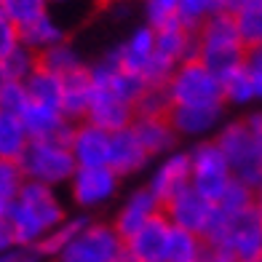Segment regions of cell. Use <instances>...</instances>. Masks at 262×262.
<instances>
[{
	"instance_id": "6da1fadb",
	"label": "cell",
	"mask_w": 262,
	"mask_h": 262,
	"mask_svg": "<svg viewBox=\"0 0 262 262\" xmlns=\"http://www.w3.org/2000/svg\"><path fill=\"white\" fill-rule=\"evenodd\" d=\"M6 220L14 230V241L21 246L40 244L54 228H59L67 214L56 195V187L40 185V182H25L14 198Z\"/></svg>"
},
{
	"instance_id": "7a4b0ae2",
	"label": "cell",
	"mask_w": 262,
	"mask_h": 262,
	"mask_svg": "<svg viewBox=\"0 0 262 262\" xmlns=\"http://www.w3.org/2000/svg\"><path fill=\"white\" fill-rule=\"evenodd\" d=\"M217 145L228 158V166L235 180L252 187L262 182V134L254 131L244 118L230 121L220 128Z\"/></svg>"
},
{
	"instance_id": "3957f363",
	"label": "cell",
	"mask_w": 262,
	"mask_h": 262,
	"mask_svg": "<svg viewBox=\"0 0 262 262\" xmlns=\"http://www.w3.org/2000/svg\"><path fill=\"white\" fill-rule=\"evenodd\" d=\"M19 166L25 171L27 182H40L49 187L70 185L73 174L78 171V163L73 158L67 142H54V139H32L25 156L19 158Z\"/></svg>"
},
{
	"instance_id": "277c9868",
	"label": "cell",
	"mask_w": 262,
	"mask_h": 262,
	"mask_svg": "<svg viewBox=\"0 0 262 262\" xmlns=\"http://www.w3.org/2000/svg\"><path fill=\"white\" fill-rule=\"evenodd\" d=\"M171 104H190V107H225L222 80L198 59H187L174 70L166 83Z\"/></svg>"
},
{
	"instance_id": "5b68a950",
	"label": "cell",
	"mask_w": 262,
	"mask_h": 262,
	"mask_svg": "<svg viewBox=\"0 0 262 262\" xmlns=\"http://www.w3.org/2000/svg\"><path fill=\"white\" fill-rule=\"evenodd\" d=\"M187 152H190V185L204 198H209L211 204H217L225 187L233 180L228 158L220 150L217 139H204Z\"/></svg>"
},
{
	"instance_id": "8992f818",
	"label": "cell",
	"mask_w": 262,
	"mask_h": 262,
	"mask_svg": "<svg viewBox=\"0 0 262 262\" xmlns=\"http://www.w3.org/2000/svg\"><path fill=\"white\" fill-rule=\"evenodd\" d=\"M123 254V238L113 225L89 222L62 252L56 262H118Z\"/></svg>"
},
{
	"instance_id": "52a82bcc",
	"label": "cell",
	"mask_w": 262,
	"mask_h": 262,
	"mask_svg": "<svg viewBox=\"0 0 262 262\" xmlns=\"http://www.w3.org/2000/svg\"><path fill=\"white\" fill-rule=\"evenodd\" d=\"M217 254L230 257L233 262H259L262 257V217L257 209L230 214L228 233Z\"/></svg>"
},
{
	"instance_id": "ba28073f",
	"label": "cell",
	"mask_w": 262,
	"mask_h": 262,
	"mask_svg": "<svg viewBox=\"0 0 262 262\" xmlns=\"http://www.w3.org/2000/svg\"><path fill=\"white\" fill-rule=\"evenodd\" d=\"M163 214L171 225H177V228H185L190 233L201 235L206 230L211 214H214V204L209 198L201 195L193 185H187L185 190H180V193L171 195L163 204Z\"/></svg>"
},
{
	"instance_id": "9c48e42d",
	"label": "cell",
	"mask_w": 262,
	"mask_h": 262,
	"mask_svg": "<svg viewBox=\"0 0 262 262\" xmlns=\"http://www.w3.org/2000/svg\"><path fill=\"white\" fill-rule=\"evenodd\" d=\"M118 177L110 166H94V169H78L70 180V193L73 201L83 209L102 206L104 201H110L118 190Z\"/></svg>"
},
{
	"instance_id": "30bf717a",
	"label": "cell",
	"mask_w": 262,
	"mask_h": 262,
	"mask_svg": "<svg viewBox=\"0 0 262 262\" xmlns=\"http://www.w3.org/2000/svg\"><path fill=\"white\" fill-rule=\"evenodd\" d=\"M19 118H21V123H25L27 134H30V142L32 139H54V142H67L70 145L75 123L70 121L59 107L30 102Z\"/></svg>"
},
{
	"instance_id": "8fae6325",
	"label": "cell",
	"mask_w": 262,
	"mask_h": 262,
	"mask_svg": "<svg viewBox=\"0 0 262 262\" xmlns=\"http://www.w3.org/2000/svg\"><path fill=\"white\" fill-rule=\"evenodd\" d=\"M70 150L78 163V169H94V166H107L110 156V131L94 126L89 121H80L70 137Z\"/></svg>"
},
{
	"instance_id": "7c38bea8",
	"label": "cell",
	"mask_w": 262,
	"mask_h": 262,
	"mask_svg": "<svg viewBox=\"0 0 262 262\" xmlns=\"http://www.w3.org/2000/svg\"><path fill=\"white\" fill-rule=\"evenodd\" d=\"M169 228L171 222L166 214L152 217L145 228L137 230L131 238H126V254L134 262H166V241H169Z\"/></svg>"
},
{
	"instance_id": "4fadbf2b",
	"label": "cell",
	"mask_w": 262,
	"mask_h": 262,
	"mask_svg": "<svg viewBox=\"0 0 262 262\" xmlns=\"http://www.w3.org/2000/svg\"><path fill=\"white\" fill-rule=\"evenodd\" d=\"M158 214H163V204L152 195L150 187H142V190H134V193L128 195V201L121 206V211L115 214L113 228L126 241V238H131L137 230H142L152 217H158Z\"/></svg>"
},
{
	"instance_id": "5bb4252c",
	"label": "cell",
	"mask_w": 262,
	"mask_h": 262,
	"mask_svg": "<svg viewBox=\"0 0 262 262\" xmlns=\"http://www.w3.org/2000/svg\"><path fill=\"white\" fill-rule=\"evenodd\" d=\"M128 128L134 131V137L139 139V145L145 147L150 158H156V156L161 158V156L174 152V145L180 139L169 115H134Z\"/></svg>"
},
{
	"instance_id": "9a60e30c",
	"label": "cell",
	"mask_w": 262,
	"mask_h": 262,
	"mask_svg": "<svg viewBox=\"0 0 262 262\" xmlns=\"http://www.w3.org/2000/svg\"><path fill=\"white\" fill-rule=\"evenodd\" d=\"M156 51L169 64L180 67L187 59L198 56V35L180 19H174L163 27H156Z\"/></svg>"
},
{
	"instance_id": "2e32d148",
	"label": "cell",
	"mask_w": 262,
	"mask_h": 262,
	"mask_svg": "<svg viewBox=\"0 0 262 262\" xmlns=\"http://www.w3.org/2000/svg\"><path fill=\"white\" fill-rule=\"evenodd\" d=\"M115 56L121 67L126 73H134V75H145L147 67L152 64V59H156V30L150 25H139L137 30H131L126 35L123 43L115 46Z\"/></svg>"
},
{
	"instance_id": "e0dca14e",
	"label": "cell",
	"mask_w": 262,
	"mask_h": 262,
	"mask_svg": "<svg viewBox=\"0 0 262 262\" xmlns=\"http://www.w3.org/2000/svg\"><path fill=\"white\" fill-rule=\"evenodd\" d=\"M187 185H190V152H177V150L163 156V161L158 163V169L152 171L147 182V187L161 204H166L171 195H177Z\"/></svg>"
},
{
	"instance_id": "ac0fdd59",
	"label": "cell",
	"mask_w": 262,
	"mask_h": 262,
	"mask_svg": "<svg viewBox=\"0 0 262 262\" xmlns=\"http://www.w3.org/2000/svg\"><path fill=\"white\" fill-rule=\"evenodd\" d=\"M150 156L145 152V147L139 145V139L134 137L131 128H121L110 134V156H107V166L121 177H131L142 171L147 166Z\"/></svg>"
},
{
	"instance_id": "d6986e66",
	"label": "cell",
	"mask_w": 262,
	"mask_h": 262,
	"mask_svg": "<svg viewBox=\"0 0 262 262\" xmlns=\"http://www.w3.org/2000/svg\"><path fill=\"white\" fill-rule=\"evenodd\" d=\"M86 121L113 134V131H121V128H128L131 126V121H134V107L121 102V99H115L110 91L94 89V97H91V107H89Z\"/></svg>"
},
{
	"instance_id": "ffe728a7",
	"label": "cell",
	"mask_w": 262,
	"mask_h": 262,
	"mask_svg": "<svg viewBox=\"0 0 262 262\" xmlns=\"http://www.w3.org/2000/svg\"><path fill=\"white\" fill-rule=\"evenodd\" d=\"M222 118V107H190L174 104L169 113V121L180 137H204L217 128Z\"/></svg>"
},
{
	"instance_id": "44dd1931",
	"label": "cell",
	"mask_w": 262,
	"mask_h": 262,
	"mask_svg": "<svg viewBox=\"0 0 262 262\" xmlns=\"http://www.w3.org/2000/svg\"><path fill=\"white\" fill-rule=\"evenodd\" d=\"M64 80V91H62V113L70 118L73 123L86 121L91 97H94V83L89 78V64L78 70V73L62 78Z\"/></svg>"
},
{
	"instance_id": "7402d4cb",
	"label": "cell",
	"mask_w": 262,
	"mask_h": 262,
	"mask_svg": "<svg viewBox=\"0 0 262 262\" xmlns=\"http://www.w3.org/2000/svg\"><path fill=\"white\" fill-rule=\"evenodd\" d=\"M19 40H21V46H27L30 51L43 54V51L54 49V46L64 43L67 32H64V27L59 25V21L51 16V11H49V14L38 16L35 21H30V25L19 27Z\"/></svg>"
},
{
	"instance_id": "603a6c76",
	"label": "cell",
	"mask_w": 262,
	"mask_h": 262,
	"mask_svg": "<svg viewBox=\"0 0 262 262\" xmlns=\"http://www.w3.org/2000/svg\"><path fill=\"white\" fill-rule=\"evenodd\" d=\"M30 145V134L21 118L14 113L0 110V158L3 161H19Z\"/></svg>"
},
{
	"instance_id": "cb8c5ba5",
	"label": "cell",
	"mask_w": 262,
	"mask_h": 262,
	"mask_svg": "<svg viewBox=\"0 0 262 262\" xmlns=\"http://www.w3.org/2000/svg\"><path fill=\"white\" fill-rule=\"evenodd\" d=\"M206 244L201 235L190 233L185 228H169V241H166V262H204Z\"/></svg>"
},
{
	"instance_id": "d4e9b609",
	"label": "cell",
	"mask_w": 262,
	"mask_h": 262,
	"mask_svg": "<svg viewBox=\"0 0 262 262\" xmlns=\"http://www.w3.org/2000/svg\"><path fill=\"white\" fill-rule=\"evenodd\" d=\"M25 89H27V97L30 102H38V104H49V107H59L62 110V91H64V80L49 73V70L38 67L35 73L25 80Z\"/></svg>"
},
{
	"instance_id": "484cf974",
	"label": "cell",
	"mask_w": 262,
	"mask_h": 262,
	"mask_svg": "<svg viewBox=\"0 0 262 262\" xmlns=\"http://www.w3.org/2000/svg\"><path fill=\"white\" fill-rule=\"evenodd\" d=\"M38 67L49 70V73H54L59 78H67V75H73V73L86 67V62H83V56L75 46L70 40H64V43L54 46V49L38 54Z\"/></svg>"
},
{
	"instance_id": "4316f807",
	"label": "cell",
	"mask_w": 262,
	"mask_h": 262,
	"mask_svg": "<svg viewBox=\"0 0 262 262\" xmlns=\"http://www.w3.org/2000/svg\"><path fill=\"white\" fill-rule=\"evenodd\" d=\"M241 43L249 51L262 46V0H244V6L233 14Z\"/></svg>"
},
{
	"instance_id": "83f0119b",
	"label": "cell",
	"mask_w": 262,
	"mask_h": 262,
	"mask_svg": "<svg viewBox=\"0 0 262 262\" xmlns=\"http://www.w3.org/2000/svg\"><path fill=\"white\" fill-rule=\"evenodd\" d=\"M222 94H225V104H252L257 99V91H254V80L249 67L244 64L241 70L230 73L228 78H222Z\"/></svg>"
},
{
	"instance_id": "f1b7e54d",
	"label": "cell",
	"mask_w": 262,
	"mask_h": 262,
	"mask_svg": "<svg viewBox=\"0 0 262 262\" xmlns=\"http://www.w3.org/2000/svg\"><path fill=\"white\" fill-rule=\"evenodd\" d=\"M86 225H89V220L86 217H75V220H64L62 225H59V228H54L49 235H46L43 238V241L40 244H35V246H38L40 249V252L46 254V259H56V254L59 252H62V249L70 244V241H73V238L83 230V228H86Z\"/></svg>"
},
{
	"instance_id": "f546056e",
	"label": "cell",
	"mask_w": 262,
	"mask_h": 262,
	"mask_svg": "<svg viewBox=\"0 0 262 262\" xmlns=\"http://www.w3.org/2000/svg\"><path fill=\"white\" fill-rule=\"evenodd\" d=\"M0 70L8 75V80H16V83H25L35 70H38V54L30 51L27 46H16L8 56L0 59Z\"/></svg>"
},
{
	"instance_id": "4dcf8cb0",
	"label": "cell",
	"mask_w": 262,
	"mask_h": 262,
	"mask_svg": "<svg viewBox=\"0 0 262 262\" xmlns=\"http://www.w3.org/2000/svg\"><path fill=\"white\" fill-rule=\"evenodd\" d=\"M51 0H0V14L8 16L16 27H25L38 16L49 14Z\"/></svg>"
},
{
	"instance_id": "1f68e13d",
	"label": "cell",
	"mask_w": 262,
	"mask_h": 262,
	"mask_svg": "<svg viewBox=\"0 0 262 262\" xmlns=\"http://www.w3.org/2000/svg\"><path fill=\"white\" fill-rule=\"evenodd\" d=\"M217 206H220L225 214H241V211L254 209V187L233 177L230 185L225 187V193L220 195Z\"/></svg>"
},
{
	"instance_id": "d6a6232c",
	"label": "cell",
	"mask_w": 262,
	"mask_h": 262,
	"mask_svg": "<svg viewBox=\"0 0 262 262\" xmlns=\"http://www.w3.org/2000/svg\"><path fill=\"white\" fill-rule=\"evenodd\" d=\"M220 11H225V0H180V21L190 30H198Z\"/></svg>"
},
{
	"instance_id": "836d02e7",
	"label": "cell",
	"mask_w": 262,
	"mask_h": 262,
	"mask_svg": "<svg viewBox=\"0 0 262 262\" xmlns=\"http://www.w3.org/2000/svg\"><path fill=\"white\" fill-rule=\"evenodd\" d=\"M142 14H145V25L152 30L163 27L180 19V0H142Z\"/></svg>"
},
{
	"instance_id": "e575fe53",
	"label": "cell",
	"mask_w": 262,
	"mask_h": 262,
	"mask_svg": "<svg viewBox=\"0 0 262 262\" xmlns=\"http://www.w3.org/2000/svg\"><path fill=\"white\" fill-rule=\"evenodd\" d=\"M171 97L166 86H147L142 99L134 107V115H169L171 113Z\"/></svg>"
},
{
	"instance_id": "d590c367",
	"label": "cell",
	"mask_w": 262,
	"mask_h": 262,
	"mask_svg": "<svg viewBox=\"0 0 262 262\" xmlns=\"http://www.w3.org/2000/svg\"><path fill=\"white\" fill-rule=\"evenodd\" d=\"M25 171H21L19 161H3L0 158V198H6L14 204L19 190L25 187Z\"/></svg>"
},
{
	"instance_id": "8d00e7d4",
	"label": "cell",
	"mask_w": 262,
	"mask_h": 262,
	"mask_svg": "<svg viewBox=\"0 0 262 262\" xmlns=\"http://www.w3.org/2000/svg\"><path fill=\"white\" fill-rule=\"evenodd\" d=\"M30 104V97H27V89H25V83H16V80H11L6 91H3V97H0V110H6V113H14V115H21L25 113V107Z\"/></svg>"
},
{
	"instance_id": "74e56055",
	"label": "cell",
	"mask_w": 262,
	"mask_h": 262,
	"mask_svg": "<svg viewBox=\"0 0 262 262\" xmlns=\"http://www.w3.org/2000/svg\"><path fill=\"white\" fill-rule=\"evenodd\" d=\"M0 262H46V254L35 244L32 246L16 244V246H11L8 252L0 254Z\"/></svg>"
},
{
	"instance_id": "f35d334b",
	"label": "cell",
	"mask_w": 262,
	"mask_h": 262,
	"mask_svg": "<svg viewBox=\"0 0 262 262\" xmlns=\"http://www.w3.org/2000/svg\"><path fill=\"white\" fill-rule=\"evenodd\" d=\"M19 43H21V40H19V27H16L8 16L0 14V59L8 56Z\"/></svg>"
},
{
	"instance_id": "ab89813d",
	"label": "cell",
	"mask_w": 262,
	"mask_h": 262,
	"mask_svg": "<svg viewBox=\"0 0 262 262\" xmlns=\"http://www.w3.org/2000/svg\"><path fill=\"white\" fill-rule=\"evenodd\" d=\"M246 67H249V73H252L257 99H262V46H257V49L249 51V56H246Z\"/></svg>"
},
{
	"instance_id": "60d3db41",
	"label": "cell",
	"mask_w": 262,
	"mask_h": 262,
	"mask_svg": "<svg viewBox=\"0 0 262 262\" xmlns=\"http://www.w3.org/2000/svg\"><path fill=\"white\" fill-rule=\"evenodd\" d=\"M11 246H16V241H14V230H11V225H8L6 217H0V254L8 252Z\"/></svg>"
},
{
	"instance_id": "b9f144b4",
	"label": "cell",
	"mask_w": 262,
	"mask_h": 262,
	"mask_svg": "<svg viewBox=\"0 0 262 262\" xmlns=\"http://www.w3.org/2000/svg\"><path fill=\"white\" fill-rule=\"evenodd\" d=\"M204 262H233V259H230V257H225V254H217V252H209V249H206Z\"/></svg>"
},
{
	"instance_id": "7bdbcfd3",
	"label": "cell",
	"mask_w": 262,
	"mask_h": 262,
	"mask_svg": "<svg viewBox=\"0 0 262 262\" xmlns=\"http://www.w3.org/2000/svg\"><path fill=\"white\" fill-rule=\"evenodd\" d=\"M254 209L259 211V217H262V182L254 187Z\"/></svg>"
},
{
	"instance_id": "ee69618b",
	"label": "cell",
	"mask_w": 262,
	"mask_h": 262,
	"mask_svg": "<svg viewBox=\"0 0 262 262\" xmlns=\"http://www.w3.org/2000/svg\"><path fill=\"white\" fill-rule=\"evenodd\" d=\"M8 83H11V80H8V75L3 73V70H0V97H3V91H6Z\"/></svg>"
},
{
	"instance_id": "f6af8a7d",
	"label": "cell",
	"mask_w": 262,
	"mask_h": 262,
	"mask_svg": "<svg viewBox=\"0 0 262 262\" xmlns=\"http://www.w3.org/2000/svg\"><path fill=\"white\" fill-rule=\"evenodd\" d=\"M51 3H70V0H51Z\"/></svg>"
},
{
	"instance_id": "bcb514c9",
	"label": "cell",
	"mask_w": 262,
	"mask_h": 262,
	"mask_svg": "<svg viewBox=\"0 0 262 262\" xmlns=\"http://www.w3.org/2000/svg\"><path fill=\"white\" fill-rule=\"evenodd\" d=\"M259 262H262V257H259Z\"/></svg>"
}]
</instances>
